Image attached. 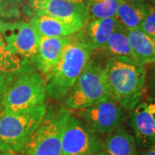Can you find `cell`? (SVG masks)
<instances>
[{"instance_id":"17","label":"cell","mask_w":155,"mask_h":155,"mask_svg":"<svg viewBox=\"0 0 155 155\" xmlns=\"http://www.w3.org/2000/svg\"><path fill=\"white\" fill-rule=\"evenodd\" d=\"M127 38L134 61L143 66L155 64V37L138 28L127 31Z\"/></svg>"},{"instance_id":"25","label":"cell","mask_w":155,"mask_h":155,"mask_svg":"<svg viewBox=\"0 0 155 155\" xmlns=\"http://www.w3.org/2000/svg\"><path fill=\"white\" fill-rule=\"evenodd\" d=\"M67 1L77 3V4H84V5H87V2H88V0H67Z\"/></svg>"},{"instance_id":"6","label":"cell","mask_w":155,"mask_h":155,"mask_svg":"<svg viewBox=\"0 0 155 155\" xmlns=\"http://www.w3.org/2000/svg\"><path fill=\"white\" fill-rule=\"evenodd\" d=\"M110 97L104 78V67L99 62L89 61L66 99L68 110H81Z\"/></svg>"},{"instance_id":"14","label":"cell","mask_w":155,"mask_h":155,"mask_svg":"<svg viewBox=\"0 0 155 155\" xmlns=\"http://www.w3.org/2000/svg\"><path fill=\"white\" fill-rule=\"evenodd\" d=\"M119 26L115 17L89 20L75 35L91 50H102L111 34Z\"/></svg>"},{"instance_id":"15","label":"cell","mask_w":155,"mask_h":155,"mask_svg":"<svg viewBox=\"0 0 155 155\" xmlns=\"http://www.w3.org/2000/svg\"><path fill=\"white\" fill-rule=\"evenodd\" d=\"M30 25L39 36L67 37L78 33L83 25L65 22L44 15H35L29 19Z\"/></svg>"},{"instance_id":"4","label":"cell","mask_w":155,"mask_h":155,"mask_svg":"<svg viewBox=\"0 0 155 155\" xmlns=\"http://www.w3.org/2000/svg\"><path fill=\"white\" fill-rule=\"evenodd\" d=\"M62 155H100L103 139L78 116L62 109Z\"/></svg>"},{"instance_id":"26","label":"cell","mask_w":155,"mask_h":155,"mask_svg":"<svg viewBox=\"0 0 155 155\" xmlns=\"http://www.w3.org/2000/svg\"><path fill=\"white\" fill-rule=\"evenodd\" d=\"M0 155H17V153H0Z\"/></svg>"},{"instance_id":"24","label":"cell","mask_w":155,"mask_h":155,"mask_svg":"<svg viewBox=\"0 0 155 155\" xmlns=\"http://www.w3.org/2000/svg\"><path fill=\"white\" fill-rule=\"evenodd\" d=\"M126 3H131V4H141V3H145L147 2L148 0H121Z\"/></svg>"},{"instance_id":"13","label":"cell","mask_w":155,"mask_h":155,"mask_svg":"<svg viewBox=\"0 0 155 155\" xmlns=\"http://www.w3.org/2000/svg\"><path fill=\"white\" fill-rule=\"evenodd\" d=\"M72 36H40L38 49L31 63L35 69L41 75H47L59 61L64 48L71 41Z\"/></svg>"},{"instance_id":"16","label":"cell","mask_w":155,"mask_h":155,"mask_svg":"<svg viewBox=\"0 0 155 155\" xmlns=\"http://www.w3.org/2000/svg\"><path fill=\"white\" fill-rule=\"evenodd\" d=\"M100 155H138L134 135L125 127H117L106 134L103 140V150Z\"/></svg>"},{"instance_id":"5","label":"cell","mask_w":155,"mask_h":155,"mask_svg":"<svg viewBox=\"0 0 155 155\" xmlns=\"http://www.w3.org/2000/svg\"><path fill=\"white\" fill-rule=\"evenodd\" d=\"M47 96L45 78L29 65L8 90L3 111L17 112L33 109L45 104Z\"/></svg>"},{"instance_id":"3","label":"cell","mask_w":155,"mask_h":155,"mask_svg":"<svg viewBox=\"0 0 155 155\" xmlns=\"http://www.w3.org/2000/svg\"><path fill=\"white\" fill-rule=\"evenodd\" d=\"M43 104L26 110L0 112V153L24 151L28 140L47 113Z\"/></svg>"},{"instance_id":"12","label":"cell","mask_w":155,"mask_h":155,"mask_svg":"<svg viewBox=\"0 0 155 155\" xmlns=\"http://www.w3.org/2000/svg\"><path fill=\"white\" fill-rule=\"evenodd\" d=\"M31 65L6 46L0 34V112L3 111L6 93L17 77Z\"/></svg>"},{"instance_id":"9","label":"cell","mask_w":155,"mask_h":155,"mask_svg":"<svg viewBox=\"0 0 155 155\" xmlns=\"http://www.w3.org/2000/svg\"><path fill=\"white\" fill-rule=\"evenodd\" d=\"M0 34L12 53L32 63L38 49L40 36L29 22H0Z\"/></svg>"},{"instance_id":"20","label":"cell","mask_w":155,"mask_h":155,"mask_svg":"<svg viewBox=\"0 0 155 155\" xmlns=\"http://www.w3.org/2000/svg\"><path fill=\"white\" fill-rule=\"evenodd\" d=\"M120 0H88L87 12L89 20L116 17Z\"/></svg>"},{"instance_id":"21","label":"cell","mask_w":155,"mask_h":155,"mask_svg":"<svg viewBox=\"0 0 155 155\" xmlns=\"http://www.w3.org/2000/svg\"><path fill=\"white\" fill-rule=\"evenodd\" d=\"M140 29L151 36L155 37V0H152L151 3L149 2L148 11Z\"/></svg>"},{"instance_id":"18","label":"cell","mask_w":155,"mask_h":155,"mask_svg":"<svg viewBox=\"0 0 155 155\" xmlns=\"http://www.w3.org/2000/svg\"><path fill=\"white\" fill-rule=\"evenodd\" d=\"M148 8V1L141 4H131L120 0L115 18L119 25L127 31L138 29L142 24Z\"/></svg>"},{"instance_id":"19","label":"cell","mask_w":155,"mask_h":155,"mask_svg":"<svg viewBox=\"0 0 155 155\" xmlns=\"http://www.w3.org/2000/svg\"><path fill=\"white\" fill-rule=\"evenodd\" d=\"M102 50L110 57H127L134 59L131 46L127 38V31L121 26L111 34Z\"/></svg>"},{"instance_id":"11","label":"cell","mask_w":155,"mask_h":155,"mask_svg":"<svg viewBox=\"0 0 155 155\" xmlns=\"http://www.w3.org/2000/svg\"><path fill=\"white\" fill-rule=\"evenodd\" d=\"M35 15H44L84 26L88 22L87 6L67 0H28Z\"/></svg>"},{"instance_id":"10","label":"cell","mask_w":155,"mask_h":155,"mask_svg":"<svg viewBox=\"0 0 155 155\" xmlns=\"http://www.w3.org/2000/svg\"><path fill=\"white\" fill-rule=\"evenodd\" d=\"M130 126L137 148L145 150L155 144V98L140 100L132 110Z\"/></svg>"},{"instance_id":"2","label":"cell","mask_w":155,"mask_h":155,"mask_svg":"<svg viewBox=\"0 0 155 155\" xmlns=\"http://www.w3.org/2000/svg\"><path fill=\"white\" fill-rule=\"evenodd\" d=\"M91 52L87 45L73 35L57 64L45 75L47 95L54 100L67 97L90 61Z\"/></svg>"},{"instance_id":"7","label":"cell","mask_w":155,"mask_h":155,"mask_svg":"<svg viewBox=\"0 0 155 155\" xmlns=\"http://www.w3.org/2000/svg\"><path fill=\"white\" fill-rule=\"evenodd\" d=\"M61 127L62 109L48 110L28 140L24 149L26 155H62Z\"/></svg>"},{"instance_id":"23","label":"cell","mask_w":155,"mask_h":155,"mask_svg":"<svg viewBox=\"0 0 155 155\" xmlns=\"http://www.w3.org/2000/svg\"><path fill=\"white\" fill-rule=\"evenodd\" d=\"M140 155H155V144L151 146L147 149L143 150Z\"/></svg>"},{"instance_id":"22","label":"cell","mask_w":155,"mask_h":155,"mask_svg":"<svg viewBox=\"0 0 155 155\" xmlns=\"http://www.w3.org/2000/svg\"><path fill=\"white\" fill-rule=\"evenodd\" d=\"M150 89L152 91L153 97L155 98V72L152 74V77L150 79Z\"/></svg>"},{"instance_id":"8","label":"cell","mask_w":155,"mask_h":155,"mask_svg":"<svg viewBox=\"0 0 155 155\" xmlns=\"http://www.w3.org/2000/svg\"><path fill=\"white\" fill-rule=\"evenodd\" d=\"M72 111L74 116H78L100 135L108 134L116 130L121 126L123 117L121 106L111 97L90 107Z\"/></svg>"},{"instance_id":"1","label":"cell","mask_w":155,"mask_h":155,"mask_svg":"<svg viewBox=\"0 0 155 155\" xmlns=\"http://www.w3.org/2000/svg\"><path fill=\"white\" fill-rule=\"evenodd\" d=\"M109 95L122 110H132L144 94L145 66L127 57H110L104 66Z\"/></svg>"}]
</instances>
